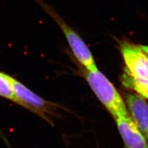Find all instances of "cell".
<instances>
[{"label": "cell", "mask_w": 148, "mask_h": 148, "mask_svg": "<svg viewBox=\"0 0 148 148\" xmlns=\"http://www.w3.org/2000/svg\"><path fill=\"white\" fill-rule=\"evenodd\" d=\"M125 102L130 117L142 133L148 128V104L145 99L138 93H127Z\"/></svg>", "instance_id": "obj_6"}, {"label": "cell", "mask_w": 148, "mask_h": 148, "mask_svg": "<svg viewBox=\"0 0 148 148\" xmlns=\"http://www.w3.org/2000/svg\"><path fill=\"white\" fill-rule=\"evenodd\" d=\"M120 51L127 71L135 77L148 79V54L140 45L122 41L120 43Z\"/></svg>", "instance_id": "obj_4"}, {"label": "cell", "mask_w": 148, "mask_h": 148, "mask_svg": "<svg viewBox=\"0 0 148 148\" xmlns=\"http://www.w3.org/2000/svg\"><path fill=\"white\" fill-rule=\"evenodd\" d=\"M145 134H146V135L147 138L148 139V128H147V130H146V132Z\"/></svg>", "instance_id": "obj_10"}, {"label": "cell", "mask_w": 148, "mask_h": 148, "mask_svg": "<svg viewBox=\"0 0 148 148\" xmlns=\"http://www.w3.org/2000/svg\"><path fill=\"white\" fill-rule=\"evenodd\" d=\"M140 47L141 49L144 51L148 54V46H145V45H140Z\"/></svg>", "instance_id": "obj_9"}, {"label": "cell", "mask_w": 148, "mask_h": 148, "mask_svg": "<svg viewBox=\"0 0 148 148\" xmlns=\"http://www.w3.org/2000/svg\"><path fill=\"white\" fill-rule=\"evenodd\" d=\"M35 1L56 22L61 28L73 54L78 62L83 66L85 70H98V69L96 66L92 53L80 36L70 26H69L62 18L54 11V9L45 3L43 0H35Z\"/></svg>", "instance_id": "obj_2"}, {"label": "cell", "mask_w": 148, "mask_h": 148, "mask_svg": "<svg viewBox=\"0 0 148 148\" xmlns=\"http://www.w3.org/2000/svg\"><path fill=\"white\" fill-rule=\"evenodd\" d=\"M10 77L0 72V96L21 106L20 101L14 92Z\"/></svg>", "instance_id": "obj_8"}, {"label": "cell", "mask_w": 148, "mask_h": 148, "mask_svg": "<svg viewBox=\"0 0 148 148\" xmlns=\"http://www.w3.org/2000/svg\"><path fill=\"white\" fill-rule=\"evenodd\" d=\"M115 120L127 148H148L146 139L130 116L118 117Z\"/></svg>", "instance_id": "obj_5"}, {"label": "cell", "mask_w": 148, "mask_h": 148, "mask_svg": "<svg viewBox=\"0 0 148 148\" xmlns=\"http://www.w3.org/2000/svg\"><path fill=\"white\" fill-rule=\"evenodd\" d=\"M121 81L124 86L134 90L144 98L148 99V79L133 77L125 70L122 75Z\"/></svg>", "instance_id": "obj_7"}, {"label": "cell", "mask_w": 148, "mask_h": 148, "mask_svg": "<svg viewBox=\"0 0 148 148\" xmlns=\"http://www.w3.org/2000/svg\"><path fill=\"white\" fill-rule=\"evenodd\" d=\"M13 91L23 108L49 122L47 114H52L56 105L38 96L15 78L10 77Z\"/></svg>", "instance_id": "obj_3"}, {"label": "cell", "mask_w": 148, "mask_h": 148, "mask_svg": "<svg viewBox=\"0 0 148 148\" xmlns=\"http://www.w3.org/2000/svg\"><path fill=\"white\" fill-rule=\"evenodd\" d=\"M84 73L91 90L114 119L130 116L122 96L103 73L98 69L85 70Z\"/></svg>", "instance_id": "obj_1"}]
</instances>
